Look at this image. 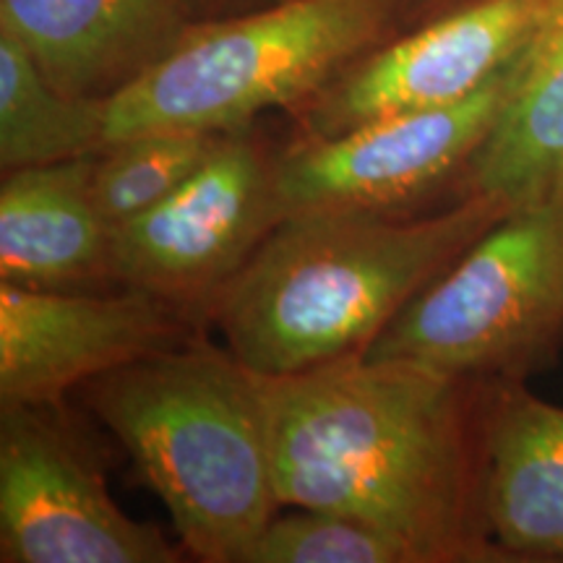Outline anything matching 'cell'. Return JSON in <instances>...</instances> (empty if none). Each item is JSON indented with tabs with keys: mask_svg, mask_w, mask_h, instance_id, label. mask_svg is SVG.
Returning a JSON list of instances; mask_svg holds the SVG:
<instances>
[{
	"mask_svg": "<svg viewBox=\"0 0 563 563\" xmlns=\"http://www.w3.org/2000/svg\"><path fill=\"white\" fill-rule=\"evenodd\" d=\"M81 389L165 504L183 551L203 563H243L282 509L258 373L228 347L188 340Z\"/></svg>",
	"mask_w": 563,
	"mask_h": 563,
	"instance_id": "cell-3",
	"label": "cell"
},
{
	"mask_svg": "<svg viewBox=\"0 0 563 563\" xmlns=\"http://www.w3.org/2000/svg\"><path fill=\"white\" fill-rule=\"evenodd\" d=\"M514 207L460 196L426 217L302 211L285 217L220 295L211 319L258 376L365 355L415 295Z\"/></svg>",
	"mask_w": 563,
	"mask_h": 563,
	"instance_id": "cell-2",
	"label": "cell"
},
{
	"mask_svg": "<svg viewBox=\"0 0 563 563\" xmlns=\"http://www.w3.org/2000/svg\"><path fill=\"white\" fill-rule=\"evenodd\" d=\"M220 0H0V32L55 87L110 100L165 60Z\"/></svg>",
	"mask_w": 563,
	"mask_h": 563,
	"instance_id": "cell-11",
	"label": "cell"
},
{
	"mask_svg": "<svg viewBox=\"0 0 563 563\" xmlns=\"http://www.w3.org/2000/svg\"><path fill=\"white\" fill-rule=\"evenodd\" d=\"M95 157L21 167L0 183V282L89 290L112 282V224L91 191Z\"/></svg>",
	"mask_w": 563,
	"mask_h": 563,
	"instance_id": "cell-13",
	"label": "cell"
},
{
	"mask_svg": "<svg viewBox=\"0 0 563 563\" xmlns=\"http://www.w3.org/2000/svg\"><path fill=\"white\" fill-rule=\"evenodd\" d=\"M196 323L150 292L37 290L0 282V405H58L68 391L194 340Z\"/></svg>",
	"mask_w": 563,
	"mask_h": 563,
	"instance_id": "cell-10",
	"label": "cell"
},
{
	"mask_svg": "<svg viewBox=\"0 0 563 563\" xmlns=\"http://www.w3.org/2000/svg\"><path fill=\"white\" fill-rule=\"evenodd\" d=\"M258 378L282 509L365 519L426 563H509L483 511V384L365 355Z\"/></svg>",
	"mask_w": 563,
	"mask_h": 563,
	"instance_id": "cell-1",
	"label": "cell"
},
{
	"mask_svg": "<svg viewBox=\"0 0 563 563\" xmlns=\"http://www.w3.org/2000/svg\"><path fill=\"white\" fill-rule=\"evenodd\" d=\"M563 350V196L514 203L402 308L365 357L475 384L527 382Z\"/></svg>",
	"mask_w": 563,
	"mask_h": 563,
	"instance_id": "cell-5",
	"label": "cell"
},
{
	"mask_svg": "<svg viewBox=\"0 0 563 563\" xmlns=\"http://www.w3.org/2000/svg\"><path fill=\"white\" fill-rule=\"evenodd\" d=\"M104 102L55 87L21 42L0 32V170L100 154Z\"/></svg>",
	"mask_w": 563,
	"mask_h": 563,
	"instance_id": "cell-15",
	"label": "cell"
},
{
	"mask_svg": "<svg viewBox=\"0 0 563 563\" xmlns=\"http://www.w3.org/2000/svg\"><path fill=\"white\" fill-rule=\"evenodd\" d=\"M483 511L506 561L563 563V407L483 384Z\"/></svg>",
	"mask_w": 563,
	"mask_h": 563,
	"instance_id": "cell-12",
	"label": "cell"
},
{
	"mask_svg": "<svg viewBox=\"0 0 563 563\" xmlns=\"http://www.w3.org/2000/svg\"><path fill=\"white\" fill-rule=\"evenodd\" d=\"M220 3H232V0H220ZM249 3H272V0H249Z\"/></svg>",
	"mask_w": 563,
	"mask_h": 563,
	"instance_id": "cell-19",
	"label": "cell"
},
{
	"mask_svg": "<svg viewBox=\"0 0 563 563\" xmlns=\"http://www.w3.org/2000/svg\"><path fill=\"white\" fill-rule=\"evenodd\" d=\"M456 3H462V0H399V24L407 30V26L420 24V21L452 9Z\"/></svg>",
	"mask_w": 563,
	"mask_h": 563,
	"instance_id": "cell-18",
	"label": "cell"
},
{
	"mask_svg": "<svg viewBox=\"0 0 563 563\" xmlns=\"http://www.w3.org/2000/svg\"><path fill=\"white\" fill-rule=\"evenodd\" d=\"M519 60L449 108L402 112L334 136L300 133L277 152L282 220L302 211H407L449 180L460 183L509 100Z\"/></svg>",
	"mask_w": 563,
	"mask_h": 563,
	"instance_id": "cell-8",
	"label": "cell"
},
{
	"mask_svg": "<svg viewBox=\"0 0 563 563\" xmlns=\"http://www.w3.org/2000/svg\"><path fill=\"white\" fill-rule=\"evenodd\" d=\"M243 563H426L418 548L382 527L327 509H279Z\"/></svg>",
	"mask_w": 563,
	"mask_h": 563,
	"instance_id": "cell-17",
	"label": "cell"
},
{
	"mask_svg": "<svg viewBox=\"0 0 563 563\" xmlns=\"http://www.w3.org/2000/svg\"><path fill=\"white\" fill-rule=\"evenodd\" d=\"M397 32L399 0H272L249 13L209 16L104 102V139L232 133L269 110L298 115L350 63Z\"/></svg>",
	"mask_w": 563,
	"mask_h": 563,
	"instance_id": "cell-4",
	"label": "cell"
},
{
	"mask_svg": "<svg viewBox=\"0 0 563 563\" xmlns=\"http://www.w3.org/2000/svg\"><path fill=\"white\" fill-rule=\"evenodd\" d=\"M456 186L509 203L563 196V0L527 45L509 100Z\"/></svg>",
	"mask_w": 563,
	"mask_h": 563,
	"instance_id": "cell-14",
	"label": "cell"
},
{
	"mask_svg": "<svg viewBox=\"0 0 563 563\" xmlns=\"http://www.w3.org/2000/svg\"><path fill=\"white\" fill-rule=\"evenodd\" d=\"M222 139L211 131H150L112 141L91 165V191L104 220L118 228L157 207L201 170Z\"/></svg>",
	"mask_w": 563,
	"mask_h": 563,
	"instance_id": "cell-16",
	"label": "cell"
},
{
	"mask_svg": "<svg viewBox=\"0 0 563 563\" xmlns=\"http://www.w3.org/2000/svg\"><path fill=\"white\" fill-rule=\"evenodd\" d=\"M553 0H462L350 63L302 108V133L334 136L402 112L464 102L511 66Z\"/></svg>",
	"mask_w": 563,
	"mask_h": 563,
	"instance_id": "cell-9",
	"label": "cell"
},
{
	"mask_svg": "<svg viewBox=\"0 0 563 563\" xmlns=\"http://www.w3.org/2000/svg\"><path fill=\"white\" fill-rule=\"evenodd\" d=\"M0 561L175 563L159 527L131 519L58 405H0Z\"/></svg>",
	"mask_w": 563,
	"mask_h": 563,
	"instance_id": "cell-7",
	"label": "cell"
},
{
	"mask_svg": "<svg viewBox=\"0 0 563 563\" xmlns=\"http://www.w3.org/2000/svg\"><path fill=\"white\" fill-rule=\"evenodd\" d=\"M282 222L277 154L243 129L178 191L112 228V282L170 302L196 327Z\"/></svg>",
	"mask_w": 563,
	"mask_h": 563,
	"instance_id": "cell-6",
	"label": "cell"
}]
</instances>
